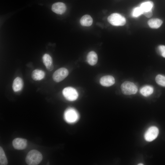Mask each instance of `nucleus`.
<instances>
[{"label": "nucleus", "mask_w": 165, "mask_h": 165, "mask_svg": "<svg viewBox=\"0 0 165 165\" xmlns=\"http://www.w3.org/2000/svg\"><path fill=\"white\" fill-rule=\"evenodd\" d=\"M93 21L92 18L88 15H84L80 20V24L82 26L86 27L91 26L92 24Z\"/></svg>", "instance_id": "obj_15"}, {"label": "nucleus", "mask_w": 165, "mask_h": 165, "mask_svg": "<svg viewBox=\"0 0 165 165\" xmlns=\"http://www.w3.org/2000/svg\"><path fill=\"white\" fill-rule=\"evenodd\" d=\"M138 165H143V164H142V163H139V164H138Z\"/></svg>", "instance_id": "obj_24"}, {"label": "nucleus", "mask_w": 165, "mask_h": 165, "mask_svg": "<svg viewBox=\"0 0 165 165\" xmlns=\"http://www.w3.org/2000/svg\"><path fill=\"white\" fill-rule=\"evenodd\" d=\"M155 80L158 85L165 87V76L158 75L156 77Z\"/></svg>", "instance_id": "obj_20"}, {"label": "nucleus", "mask_w": 165, "mask_h": 165, "mask_svg": "<svg viewBox=\"0 0 165 165\" xmlns=\"http://www.w3.org/2000/svg\"><path fill=\"white\" fill-rule=\"evenodd\" d=\"M43 62L46 69L49 71H52L53 69L52 59L49 54L46 53L42 57Z\"/></svg>", "instance_id": "obj_11"}, {"label": "nucleus", "mask_w": 165, "mask_h": 165, "mask_svg": "<svg viewBox=\"0 0 165 165\" xmlns=\"http://www.w3.org/2000/svg\"><path fill=\"white\" fill-rule=\"evenodd\" d=\"M153 92V88L151 86L146 85L142 87L140 90L141 94L145 97L151 95Z\"/></svg>", "instance_id": "obj_17"}, {"label": "nucleus", "mask_w": 165, "mask_h": 165, "mask_svg": "<svg viewBox=\"0 0 165 165\" xmlns=\"http://www.w3.org/2000/svg\"><path fill=\"white\" fill-rule=\"evenodd\" d=\"M63 95L65 98L69 101H74L78 98V94L76 90L72 87L64 88L62 91Z\"/></svg>", "instance_id": "obj_5"}, {"label": "nucleus", "mask_w": 165, "mask_h": 165, "mask_svg": "<svg viewBox=\"0 0 165 165\" xmlns=\"http://www.w3.org/2000/svg\"><path fill=\"white\" fill-rule=\"evenodd\" d=\"M69 72L65 68H61L56 70L53 75V80L57 82H59L65 79L68 75Z\"/></svg>", "instance_id": "obj_6"}, {"label": "nucleus", "mask_w": 165, "mask_h": 165, "mask_svg": "<svg viewBox=\"0 0 165 165\" xmlns=\"http://www.w3.org/2000/svg\"><path fill=\"white\" fill-rule=\"evenodd\" d=\"M143 11L140 7L134 8L132 12V16L133 17H137L143 14Z\"/></svg>", "instance_id": "obj_21"}, {"label": "nucleus", "mask_w": 165, "mask_h": 165, "mask_svg": "<svg viewBox=\"0 0 165 165\" xmlns=\"http://www.w3.org/2000/svg\"><path fill=\"white\" fill-rule=\"evenodd\" d=\"M158 48L161 55L165 58V46L160 45L158 46Z\"/></svg>", "instance_id": "obj_22"}, {"label": "nucleus", "mask_w": 165, "mask_h": 165, "mask_svg": "<svg viewBox=\"0 0 165 165\" xmlns=\"http://www.w3.org/2000/svg\"><path fill=\"white\" fill-rule=\"evenodd\" d=\"M42 159V154L36 150L30 151L26 157V162L29 165H37L39 164Z\"/></svg>", "instance_id": "obj_1"}, {"label": "nucleus", "mask_w": 165, "mask_h": 165, "mask_svg": "<svg viewBox=\"0 0 165 165\" xmlns=\"http://www.w3.org/2000/svg\"><path fill=\"white\" fill-rule=\"evenodd\" d=\"M153 6V4L152 2L148 1L141 3L140 7L143 12H147L152 10Z\"/></svg>", "instance_id": "obj_18"}, {"label": "nucleus", "mask_w": 165, "mask_h": 165, "mask_svg": "<svg viewBox=\"0 0 165 165\" xmlns=\"http://www.w3.org/2000/svg\"><path fill=\"white\" fill-rule=\"evenodd\" d=\"M8 164V161L4 151L2 147H0V164L6 165Z\"/></svg>", "instance_id": "obj_19"}, {"label": "nucleus", "mask_w": 165, "mask_h": 165, "mask_svg": "<svg viewBox=\"0 0 165 165\" xmlns=\"http://www.w3.org/2000/svg\"><path fill=\"white\" fill-rule=\"evenodd\" d=\"M100 83L102 86L108 87L113 85L115 83V79L112 75H105L100 78Z\"/></svg>", "instance_id": "obj_8"}, {"label": "nucleus", "mask_w": 165, "mask_h": 165, "mask_svg": "<svg viewBox=\"0 0 165 165\" xmlns=\"http://www.w3.org/2000/svg\"><path fill=\"white\" fill-rule=\"evenodd\" d=\"M122 93L125 95H130L135 94L137 92V86L133 82L126 81L121 86Z\"/></svg>", "instance_id": "obj_3"}, {"label": "nucleus", "mask_w": 165, "mask_h": 165, "mask_svg": "<svg viewBox=\"0 0 165 165\" xmlns=\"http://www.w3.org/2000/svg\"><path fill=\"white\" fill-rule=\"evenodd\" d=\"M143 14L147 17H150L152 15V10L147 12H143Z\"/></svg>", "instance_id": "obj_23"}, {"label": "nucleus", "mask_w": 165, "mask_h": 165, "mask_svg": "<svg viewBox=\"0 0 165 165\" xmlns=\"http://www.w3.org/2000/svg\"><path fill=\"white\" fill-rule=\"evenodd\" d=\"M162 21L159 19L154 18L149 20L148 22L149 26L152 28H158L162 25Z\"/></svg>", "instance_id": "obj_16"}, {"label": "nucleus", "mask_w": 165, "mask_h": 165, "mask_svg": "<svg viewBox=\"0 0 165 165\" xmlns=\"http://www.w3.org/2000/svg\"><path fill=\"white\" fill-rule=\"evenodd\" d=\"M79 116L78 112L73 108H67L64 114V118L68 123L73 124L76 122L79 119Z\"/></svg>", "instance_id": "obj_2"}, {"label": "nucleus", "mask_w": 165, "mask_h": 165, "mask_svg": "<svg viewBox=\"0 0 165 165\" xmlns=\"http://www.w3.org/2000/svg\"><path fill=\"white\" fill-rule=\"evenodd\" d=\"M24 86L22 79L19 77H16L13 80L12 84V88L15 92L21 90Z\"/></svg>", "instance_id": "obj_12"}, {"label": "nucleus", "mask_w": 165, "mask_h": 165, "mask_svg": "<svg viewBox=\"0 0 165 165\" xmlns=\"http://www.w3.org/2000/svg\"><path fill=\"white\" fill-rule=\"evenodd\" d=\"M14 148L18 150H22L25 148L27 145L26 139L20 138H17L13 141Z\"/></svg>", "instance_id": "obj_9"}, {"label": "nucleus", "mask_w": 165, "mask_h": 165, "mask_svg": "<svg viewBox=\"0 0 165 165\" xmlns=\"http://www.w3.org/2000/svg\"><path fill=\"white\" fill-rule=\"evenodd\" d=\"M108 21L112 25L115 26H122L126 23L125 18L118 13H113L108 18Z\"/></svg>", "instance_id": "obj_4"}, {"label": "nucleus", "mask_w": 165, "mask_h": 165, "mask_svg": "<svg viewBox=\"0 0 165 165\" xmlns=\"http://www.w3.org/2000/svg\"><path fill=\"white\" fill-rule=\"evenodd\" d=\"M45 72L41 70L35 69L32 71L31 77L35 81H39L43 79L45 77Z\"/></svg>", "instance_id": "obj_14"}, {"label": "nucleus", "mask_w": 165, "mask_h": 165, "mask_svg": "<svg viewBox=\"0 0 165 165\" xmlns=\"http://www.w3.org/2000/svg\"><path fill=\"white\" fill-rule=\"evenodd\" d=\"M66 9L65 4L61 2H57L53 4L52 7V10L54 12L59 14H62L65 13Z\"/></svg>", "instance_id": "obj_10"}, {"label": "nucleus", "mask_w": 165, "mask_h": 165, "mask_svg": "<svg viewBox=\"0 0 165 165\" xmlns=\"http://www.w3.org/2000/svg\"><path fill=\"white\" fill-rule=\"evenodd\" d=\"M86 60L88 63L90 65L92 66L95 65L97 62V54L94 51H90L87 56Z\"/></svg>", "instance_id": "obj_13"}, {"label": "nucleus", "mask_w": 165, "mask_h": 165, "mask_svg": "<svg viewBox=\"0 0 165 165\" xmlns=\"http://www.w3.org/2000/svg\"><path fill=\"white\" fill-rule=\"evenodd\" d=\"M158 128L155 126L149 127L145 132L144 134V138L147 141H151L155 139L159 134Z\"/></svg>", "instance_id": "obj_7"}]
</instances>
